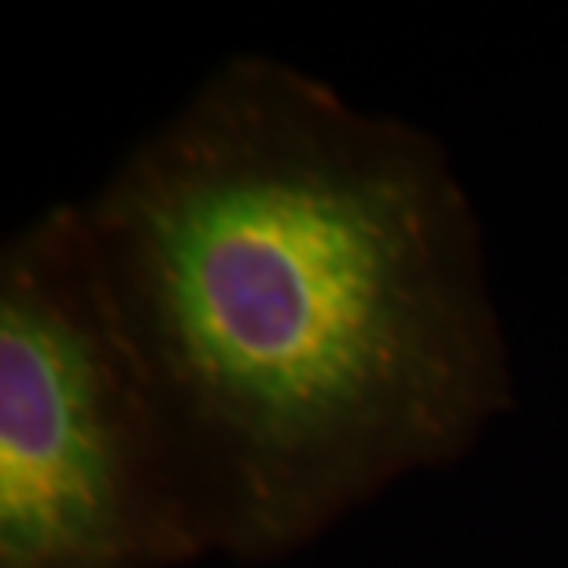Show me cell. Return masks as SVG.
<instances>
[{
	"label": "cell",
	"instance_id": "cell-1",
	"mask_svg": "<svg viewBox=\"0 0 568 568\" xmlns=\"http://www.w3.org/2000/svg\"><path fill=\"white\" fill-rule=\"evenodd\" d=\"M78 211L203 558H288L514 406L450 155L303 67L230 55Z\"/></svg>",
	"mask_w": 568,
	"mask_h": 568
},
{
	"label": "cell",
	"instance_id": "cell-2",
	"mask_svg": "<svg viewBox=\"0 0 568 568\" xmlns=\"http://www.w3.org/2000/svg\"><path fill=\"white\" fill-rule=\"evenodd\" d=\"M203 547L82 211L0 252V568H181Z\"/></svg>",
	"mask_w": 568,
	"mask_h": 568
}]
</instances>
